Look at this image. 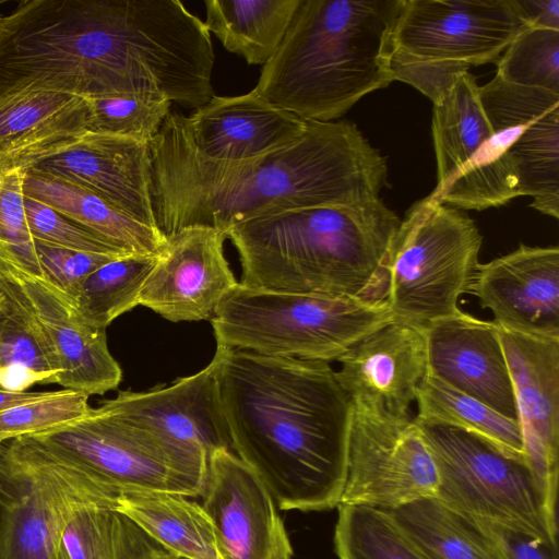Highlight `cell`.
Here are the masks:
<instances>
[{
	"mask_svg": "<svg viewBox=\"0 0 559 559\" xmlns=\"http://www.w3.org/2000/svg\"><path fill=\"white\" fill-rule=\"evenodd\" d=\"M307 121L304 134L286 146L222 162L199 155L166 118L148 145L153 210L166 239L188 227L226 235L271 213L379 199L386 160L358 128L344 120Z\"/></svg>",
	"mask_w": 559,
	"mask_h": 559,
	"instance_id": "obj_1",
	"label": "cell"
},
{
	"mask_svg": "<svg viewBox=\"0 0 559 559\" xmlns=\"http://www.w3.org/2000/svg\"><path fill=\"white\" fill-rule=\"evenodd\" d=\"M213 359L231 449L278 508L337 507L354 407L330 364L224 346Z\"/></svg>",
	"mask_w": 559,
	"mask_h": 559,
	"instance_id": "obj_2",
	"label": "cell"
},
{
	"mask_svg": "<svg viewBox=\"0 0 559 559\" xmlns=\"http://www.w3.org/2000/svg\"><path fill=\"white\" fill-rule=\"evenodd\" d=\"M400 217L379 198L271 213L226 231L239 284L260 289L385 300L388 257Z\"/></svg>",
	"mask_w": 559,
	"mask_h": 559,
	"instance_id": "obj_3",
	"label": "cell"
},
{
	"mask_svg": "<svg viewBox=\"0 0 559 559\" xmlns=\"http://www.w3.org/2000/svg\"><path fill=\"white\" fill-rule=\"evenodd\" d=\"M401 0H301L252 90L304 120L334 121L394 81L391 36Z\"/></svg>",
	"mask_w": 559,
	"mask_h": 559,
	"instance_id": "obj_4",
	"label": "cell"
},
{
	"mask_svg": "<svg viewBox=\"0 0 559 559\" xmlns=\"http://www.w3.org/2000/svg\"><path fill=\"white\" fill-rule=\"evenodd\" d=\"M5 443L75 475L115 509L136 493L199 497L207 474L205 453L138 426L105 401L72 421Z\"/></svg>",
	"mask_w": 559,
	"mask_h": 559,
	"instance_id": "obj_5",
	"label": "cell"
},
{
	"mask_svg": "<svg viewBox=\"0 0 559 559\" xmlns=\"http://www.w3.org/2000/svg\"><path fill=\"white\" fill-rule=\"evenodd\" d=\"M393 321L385 300L269 290L239 283L211 317L217 346L328 362Z\"/></svg>",
	"mask_w": 559,
	"mask_h": 559,
	"instance_id": "obj_6",
	"label": "cell"
},
{
	"mask_svg": "<svg viewBox=\"0 0 559 559\" xmlns=\"http://www.w3.org/2000/svg\"><path fill=\"white\" fill-rule=\"evenodd\" d=\"M524 27L514 0H401L393 78L433 103L460 72L496 61Z\"/></svg>",
	"mask_w": 559,
	"mask_h": 559,
	"instance_id": "obj_7",
	"label": "cell"
},
{
	"mask_svg": "<svg viewBox=\"0 0 559 559\" xmlns=\"http://www.w3.org/2000/svg\"><path fill=\"white\" fill-rule=\"evenodd\" d=\"M483 243L462 210L428 195L406 212L388 257L385 301L395 321L423 329L460 311L479 265Z\"/></svg>",
	"mask_w": 559,
	"mask_h": 559,
	"instance_id": "obj_8",
	"label": "cell"
},
{
	"mask_svg": "<svg viewBox=\"0 0 559 559\" xmlns=\"http://www.w3.org/2000/svg\"><path fill=\"white\" fill-rule=\"evenodd\" d=\"M412 419L438 471V501L462 515L500 523L558 547L557 516L524 455L463 428Z\"/></svg>",
	"mask_w": 559,
	"mask_h": 559,
	"instance_id": "obj_9",
	"label": "cell"
},
{
	"mask_svg": "<svg viewBox=\"0 0 559 559\" xmlns=\"http://www.w3.org/2000/svg\"><path fill=\"white\" fill-rule=\"evenodd\" d=\"M104 506L79 477L0 443V559H56L74 513Z\"/></svg>",
	"mask_w": 559,
	"mask_h": 559,
	"instance_id": "obj_10",
	"label": "cell"
},
{
	"mask_svg": "<svg viewBox=\"0 0 559 559\" xmlns=\"http://www.w3.org/2000/svg\"><path fill=\"white\" fill-rule=\"evenodd\" d=\"M438 471L413 419L389 420L354 408L340 504L393 510L435 498Z\"/></svg>",
	"mask_w": 559,
	"mask_h": 559,
	"instance_id": "obj_11",
	"label": "cell"
},
{
	"mask_svg": "<svg viewBox=\"0 0 559 559\" xmlns=\"http://www.w3.org/2000/svg\"><path fill=\"white\" fill-rule=\"evenodd\" d=\"M0 273L17 286L52 344L61 368L58 385L91 396L120 384L122 371L109 352L106 330L90 325L72 296L1 246Z\"/></svg>",
	"mask_w": 559,
	"mask_h": 559,
	"instance_id": "obj_12",
	"label": "cell"
},
{
	"mask_svg": "<svg viewBox=\"0 0 559 559\" xmlns=\"http://www.w3.org/2000/svg\"><path fill=\"white\" fill-rule=\"evenodd\" d=\"M201 496L222 559H292L293 548L272 495L229 449L209 457Z\"/></svg>",
	"mask_w": 559,
	"mask_h": 559,
	"instance_id": "obj_13",
	"label": "cell"
},
{
	"mask_svg": "<svg viewBox=\"0 0 559 559\" xmlns=\"http://www.w3.org/2000/svg\"><path fill=\"white\" fill-rule=\"evenodd\" d=\"M499 336L513 384L525 461L550 513L557 516L559 338L502 329Z\"/></svg>",
	"mask_w": 559,
	"mask_h": 559,
	"instance_id": "obj_14",
	"label": "cell"
},
{
	"mask_svg": "<svg viewBox=\"0 0 559 559\" xmlns=\"http://www.w3.org/2000/svg\"><path fill=\"white\" fill-rule=\"evenodd\" d=\"M336 379L353 407L389 420H407L417 386L427 372L420 328L393 321L354 344L336 359Z\"/></svg>",
	"mask_w": 559,
	"mask_h": 559,
	"instance_id": "obj_15",
	"label": "cell"
},
{
	"mask_svg": "<svg viewBox=\"0 0 559 559\" xmlns=\"http://www.w3.org/2000/svg\"><path fill=\"white\" fill-rule=\"evenodd\" d=\"M226 235L188 227L167 239L145 278L139 305L173 322L211 319L237 282L224 254Z\"/></svg>",
	"mask_w": 559,
	"mask_h": 559,
	"instance_id": "obj_16",
	"label": "cell"
},
{
	"mask_svg": "<svg viewBox=\"0 0 559 559\" xmlns=\"http://www.w3.org/2000/svg\"><path fill=\"white\" fill-rule=\"evenodd\" d=\"M28 169L88 190L124 215L158 229L147 144L86 131Z\"/></svg>",
	"mask_w": 559,
	"mask_h": 559,
	"instance_id": "obj_17",
	"label": "cell"
},
{
	"mask_svg": "<svg viewBox=\"0 0 559 559\" xmlns=\"http://www.w3.org/2000/svg\"><path fill=\"white\" fill-rule=\"evenodd\" d=\"M468 294L502 330L559 338V248L520 245L479 264Z\"/></svg>",
	"mask_w": 559,
	"mask_h": 559,
	"instance_id": "obj_18",
	"label": "cell"
},
{
	"mask_svg": "<svg viewBox=\"0 0 559 559\" xmlns=\"http://www.w3.org/2000/svg\"><path fill=\"white\" fill-rule=\"evenodd\" d=\"M427 372L500 415L518 420L513 384L492 321L459 311L423 329Z\"/></svg>",
	"mask_w": 559,
	"mask_h": 559,
	"instance_id": "obj_19",
	"label": "cell"
},
{
	"mask_svg": "<svg viewBox=\"0 0 559 559\" xmlns=\"http://www.w3.org/2000/svg\"><path fill=\"white\" fill-rule=\"evenodd\" d=\"M167 118L199 155L222 162L251 159L286 146L304 134L308 123L253 91L214 95L189 117L170 112Z\"/></svg>",
	"mask_w": 559,
	"mask_h": 559,
	"instance_id": "obj_20",
	"label": "cell"
},
{
	"mask_svg": "<svg viewBox=\"0 0 559 559\" xmlns=\"http://www.w3.org/2000/svg\"><path fill=\"white\" fill-rule=\"evenodd\" d=\"M105 403L138 426L211 456L231 449L214 359L199 372L145 392L119 391Z\"/></svg>",
	"mask_w": 559,
	"mask_h": 559,
	"instance_id": "obj_21",
	"label": "cell"
},
{
	"mask_svg": "<svg viewBox=\"0 0 559 559\" xmlns=\"http://www.w3.org/2000/svg\"><path fill=\"white\" fill-rule=\"evenodd\" d=\"M521 90L522 86L508 83L498 75L479 86V99L492 133L432 198L462 211H483L521 195L518 176L507 157L519 127Z\"/></svg>",
	"mask_w": 559,
	"mask_h": 559,
	"instance_id": "obj_22",
	"label": "cell"
},
{
	"mask_svg": "<svg viewBox=\"0 0 559 559\" xmlns=\"http://www.w3.org/2000/svg\"><path fill=\"white\" fill-rule=\"evenodd\" d=\"M85 98L44 90L0 93V167L24 166L87 131Z\"/></svg>",
	"mask_w": 559,
	"mask_h": 559,
	"instance_id": "obj_23",
	"label": "cell"
},
{
	"mask_svg": "<svg viewBox=\"0 0 559 559\" xmlns=\"http://www.w3.org/2000/svg\"><path fill=\"white\" fill-rule=\"evenodd\" d=\"M24 193L132 254L158 255L167 239L79 186L27 169Z\"/></svg>",
	"mask_w": 559,
	"mask_h": 559,
	"instance_id": "obj_24",
	"label": "cell"
},
{
	"mask_svg": "<svg viewBox=\"0 0 559 559\" xmlns=\"http://www.w3.org/2000/svg\"><path fill=\"white\" fill-rule=\"evenodd\" d=\"M60 372L44 329L17 286L0 273V388L57 384Z\"/></svg>",
	"mask_w": 559,
	"mask_h": 559,
	"instance_id": "obj_25",
	"label": "cell"
},
{
	"mask_svg": "<svg viewBox=\"0 0 559 559\" xmlns=\"http://www.w3.org/2000/svg\"><path fill=\"white\" fill-rule=\"evenodd\" d=\"M432 142L439 194L490 138L492 130L479 99V86L468 71L460 72L432 103Z\"/></svg>",
	"mask_w": 559,
	"mask_h": 559,
	"instance_id": "obj_26",
	"label": "cell"
},
{
	"mask_svg": "<svg viewBox=\"0 0 559 559\" xmlns=\"http://www.w3.org/2000/svg\"><path fill=\"white\" fill-rule=\"evenodd\" d=\"M301 0H206L204 25L248 64L264 66L283 41Z\"/></svg>",
	"mask_w": 559,
	"mask_h": 559,
	"instance_id": "obj_27",
	"label": "cell"
},
{
	"mask_svg": "<svg viewBox=\"0 0 559 559\" xmlns=\"http://www.w3.org/2000/svg\"><path fill=\"white\" fill-rule=\"evenodd\" d=\"M116 509L170 552L189 559H222L209 516L189 497L136 493L119 499Z\"/></svg>",
	"mask_w": 559,
	"mask_h": 559,
	"instance_id": "obj_28",
	"label": "cell"
},
{
	"mask_svg": "<svg viewBox=\"0 0 559 559\" xmlns=\"http://www.w3.org/2000/svg\"><path fill=\"white\" fill-rule=\"evenodd\" d=\"M165 550L127 514L91 504L66 526L56 559H156Z\"/></svg>",
	"mask_w": 559,
	"mask_h": 559,
	"instance_id": "obj_29",
	"label": "cell"
},
{
	"mask_svg": "<svg viewBox=\"0 0 559 559\" xmlns=\"http://www.w3.org/2000/svg\"><path fill=\"white\" fill-rule=\"evenodd\" d=\"M385 511L426 559H499L469 519L436 498Z\"/></svg>",
	"mask_w": 559,
	"mask_h": 559,
	"instance_id": "obj_30",
	"label": "cell"
},
{
	"mask_svg": "<svg viewBox=\"0 0 559 559\" xmlns=\"http://www.w3.org/2000/svg\"><path fill=\"white\" fill-rule=\"evenodd\" d=\"M415 401L418 407L416 417L473 431L511 453L524 455L518 420L500 415L428 372L417 386Z\"/></svg>",
	"mask_w": 559,
	"mask_h": 559,
	"instance_id": "obj_31",
	"label": "cell"
},
{
	"mask_svg": "<svg viewBox=\"0 0 559 559\" xmlns=\"http://www.w3.org/2000/svg\"><path fill=\"white\" fill-rule=\"evenodd\" d=\"M157 255L128 254L112 259L81 284L73 297L83 319L93 328H106L139 305L142 285Z\"/></svg>",
	"mask_w": 559,
	"mask_h": 559,
	"instance_id": "obj_32",
	"label": "cell"
},
{
	"mask_svg": "<svg viewBox=\"0 0 559 559\" xmlns=\"http://www.w3.org/2000/svg\"><path fill=\"white\" fill-rule=\"evenodd\" d=\"M334 544L340 559H426L385 510L340 504Z\"/></svg>",
	"mask_w": 559,
	"mask_h": 559,
	"instance_id": "obj_33",
	"label": "cell"
},
{
	"mask_svg": "<svg viewBox=\"0 0 559 559\" xmlns=\"http://www.w3.org/2000/svg\"><path fill=\"white\" fill-rule=\"evenodd\" d=\"M90 132L131 139L150 145L170 114L173 103L147 94L85 98Z\"/></svg>",
	"mask_w": 559,
	"mask_h": 559,
	"instance_id": "obj_34",
	"label": "cell"
},
{
	"mask_svg": "<svg viewBox=\"0 0 559 559\" xmlns=\"http://www.w3.org/2000/svg\"><path fill=\"white\" fill-rule=\"evenodd\" d=\"M503 81L559 94V31L526 26L497 62Z\"/></svg>",
	"mask_w": 559,
	"mask_h": 559,
	"instance_id": "obj_35",
	"label": "cell"
},
{
	"mask_svg": "<svg viewBox=\"0 0 559 559\" xmlns=\"http://www.w3.org/2000/svg\"><path fill=\"white\" fill-rule=\"evenodd\" d=\"M88 395L69 389L44 391L32 401L0 412V443L72 421L88 408Z\"/></svg>",
	"mask_w": 559,
	"mask_h": 559,
	"instance_id": "obj_36",
	"label": "cell"
},
{
	"mask_svg": "<svg viewBox=\"0 0 559 559\" xmlns=\"http://www.w3.org/2000/svg\"><path fill=\"white\" fill-rule=\"evenodd\" d=\"M24 210L31 235L36 242L110 257L132 254L108 238L79 225L26 194Z\"/></svg>",
	"mask_w": 559,
	"mask_h": 559,
	"instance_id": "obj_37",
	"label": "cell"
},
{
	"mask_svg": "<svg viewBox=\"0 0 559 559\" xmlns=\"http://www.w3.org/2000/svg\"><path fill=\"white\" fill-rule=\"evenodd\" d=\"M24 166L0 167V246L28 270L41 274L36 241L31 235L24 210Z\"/></svg>",
	"mask_w": 559,
	"mask_h": 559,
	"instance_id": "obj_38",
	"label": "cell"
},
{
	"mask_svg": "<svg viewBox=\"0 0 559 559\" xmlns=\"http://www.w3.org/2000/svg\"><path fill=\"white\" fill-rule=\"evenodd\" d=\"M41 275L74 297L82 282L106 262L119 258L73 251L36 242Z\"/></svg>",
	"mask_w": 559,
	"mask_h": 559,
	"instance_id": "obj_39",
	"label": "cell"
},
{
	"mask_svg": "<svg viewBox=\"0 0 559 559\" xmlns=\"http://www.w3.org/2000/svg\"><path fill=\"white\" fill-rule=\"evenodd\" d=\"M466 518L485 536L499 559H558V547L530 534L488 520Z\"/></svg>",
	"mask_w": 559,
	"mask_h": 559,
	"instance_id": "obj_40",
	"label": "cell"
},
{
	"mask_svg": "<svg viewBox=\"0 0 559 559\" xmlns=\"http://www.w3.org/2000/svg\"><path fill=\"white\" fill-rule=\"evenodd\" d=\"M526 26L559 31V0H514Z\"/></svg>",
	"mask_w": 559,
	"mask_h": 559,
	"instance_id": "obj_41",
	"label": "cell"
},
{
	"mask_svg": "<svg viewBox=\"0 0 559 559\" xmlns=\"http://www.w3.org/2000/svg\"><path fill=\"white\" fill-rule=\"evenodd\" d=\"M44 391L10 390L0 388V412L20 405L24 402L35 400Z\"/></svg>",
	"mask_w": 559,
	"mask_h": 559,
	"instance_id": "obj_42",
	"label": "cell"
},
{
	"mask_svg": "<svg viewBox=\"0 0 559 559\" xmlns=\"http://www.w3.org/2000/svg\"><path fill=\"white\" fill-rule=\"evenodd\" d=\"M156 559H189L179 555H176L174 552H170L168 550L163 551Z\"/></svg>",
	"mask_w": 559,
	"mask_h": 559,
	"instance_id": "obj_43",
	"label": "cell"
}]
</instances>
